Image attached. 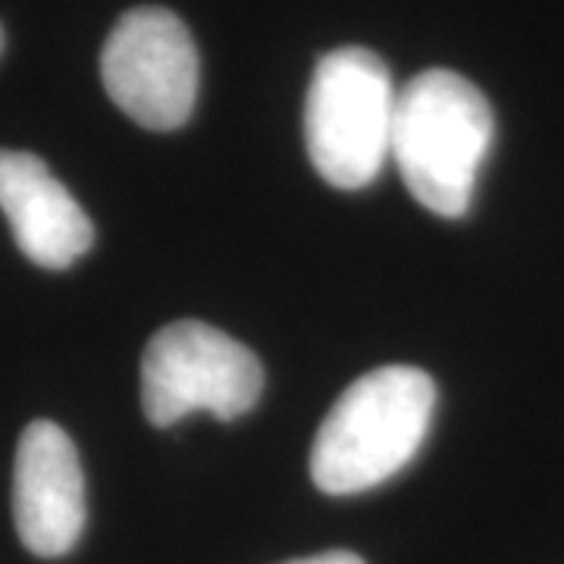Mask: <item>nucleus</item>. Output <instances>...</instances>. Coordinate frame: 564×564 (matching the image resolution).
Returning a JSON list of instances; mask_svg holds the SVG:
<instances>
[{"instance_id":"f257e3e1","label":"nucleus","mask_w":564,"mask_h":564,"mask_svg":"<svg viewBox=\"0 0 564 564\" xmlns=\"http://www.w3.org/2000/svg\"><path fill=\"white\" fill-rule=\"evenodd\" d=\"M436 411V383L421 367L389 364L336 399L311 445V480L326 496H358L414 462Z\"/></svg>"},{"instance_id":"f03ea898","label":"nucleus","mask_w":564,"mask_h":564,"mask_svg":"<svg viewBox=\"0 0 564 564\" xmlns=\"http://www.w3.org/2000/svg\"><path fill=\"white\" fill-rule=\"evenodd\" d=\"M492 139L496 117L484 91L452 69H426L395 98L389 158L426 210L458 220L470 210Z\"/></svg>"},{"instance_id":"7ed1b4c3","label":"nucleus","mask_w":564,"mask_h":564,"mask_svg":"<svg viewBox=\"0 0 564 564\" xmlns=\"http://www.w3.org/2000/svg\"><path fill=\"white\" fill-rule=\"evenodd\" d=\"M395 98L389 66L367 47H339L317 63L304 104V141L329 185L355 192L383 173Z\"/></svg>"},{"instance_id":"20e7f679","label":"nucleus","mask_w":564,"mask_h":564,"mask_svg":"<svg viewBox=\"0 0 564 564\" xmlns=\"http://www.w3.org/2000/svg\"><path fill=\"white\" fill-rule=\"evenodd\" d=\"M261 392L258 355L210 323L163 326L141 358V408L154 426H173L195 411L236 421L258 404Z\"/></svg>"},{"instance_id":"39448f33","label":"nucleus","mask_w":564,"mask_h":564,"mask_svg":"<svg viewBox=\"0 0 564 564\" xmlns=\"http://www.w3.org/2000/svg\"><path fill=\"white\" fill-rule=\"evenodd\" d=\"M198 76L202 63L192 32L163 7L122 13L104 41V88L110 101L144 129H180L195 110Z\"/></svg>"},{"instance_id":"423d86ee","label":"nucleus","mask_w":564,"mask_h":564,"mask_svg":"<svg viewBox=\"0 0 564 564\" xmlns=\"http://www.w3.org/2000/svg\"><path fill=\"white\" fill-rule=\"evenodd\" d=\"M13 518L22 545L39 558L73 552L85 530V474L79 452L57 423L22 430L13 467Z\"/></svg>"},{"instance_id":"0eeeda50","label":"nucleus","mask_w":564,"mask_h":564,"mask_svg":"<svg viewBox=\"0 0 564 564\" xmlns=\"http://www.w3.org/2000/svg\"><path fill=\"white\" fill-rule=\"evenodd\" d=\"M0 210L20 251L44 270H66L95 245V226L47 163L0 148Z\"/></svg>"},{"instance_id":"6e6552de","label":"nucleus","mask_w":564,"mask_h":564,"mask_svg":"<svg viewBox=\"0 0 564 564\" xmlns=\"http://www.w3.org/2000/svg\"><path fill=\"white\" fill-rule=\"evenodd\" d=\"M282 564H364L361 555L345 552V549H333V552H321V555H307V558H295V562Z\"/></svg>"},{"instance_id":"1a4fd4ad","label":"nucleus","mask_w":564,"mask_h":564,"mask_svg":"<svg viewBox=\"0 0 564 564\" xmlns=\"http://www.w3.org/2000/svg\"><path fill=\"white\" fill-rule=\"evenodd\" d=\"M3 47H7V35H3V25H0V54H3Z\"/></svg>"}]
</instances>
